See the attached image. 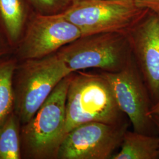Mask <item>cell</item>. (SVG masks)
Masks as SVG:
<instances>
[{"mask_svg":"<svg viewBox=\"0 0 159 159\" xmlns=\"http://www.w3.org/2000/svg\"><path fill=\"white\" fill-rule=\"evenodd\" d=\"M129 124L89 122L70 131L60 147L57 159H111L120 148Z\"/></svg>","mask_w":159,"mask_h":159,"instance_id":"obj_8","label":"cell"},{"mask_svg":"<svg viewBox=\"0 0 159 159\" xmlns=\"http://www.w3.org/2000/svg\"><path fill=\"white\" fill-rule=\"evenodd\" d=\"M119 152L111 159H159V137L125 131Z\"/></svg>","mask_w":159,"mask_h":159,"instance_id":"obj_10","label":"cell"},{"mask_svg":"<svg viewBox=\"0 0 159 159\" xmlns=\"http://www.w3.org/2000/svg\"><path fill=\"white\" fill-rule=\"evenodd\" d=\"M81 33L61 14H38L27 23L23 36L14 48L18 61L47 57L77 40Z\"/></svg>","mask_w":159,"mask_h":159,"instance_id":"obj_7","label":"cell"},{"mask_svg":"<svg viewBox=\"0 0 159 159\" xmlns=\"http://www.w3.org/2000/svg\"><path fill=\"white\" fill-rule=\"evenodd\" d=\"M38 14L52 15L62 13L73 2V0H29Z\"/></svg>","mask_w":159,"mask_h":159,"instance_id":"obj_14","label":"cell"},{"mask_svg":"<svg viewBox=\"0 0 159 159\" xmlns=\"http://www.w3.org/2000/svg\"><path fill=\"white\" fill-rule=\"evenodd\" d=\"M21 123L13 112L0 126V159H21Z\"/></svg>","mask_w":159,"mask_h":159,"instance_id":"obj_13","label":"cell"},{"mask_svg":"<svg viewBox=\"0 0 159 159\" xmlns=\"http://www.w3.org/2000/svg\"><path fill=\"white\" fill-rule=\"evenodd\" d=\"M73 73L89 68L116 73L133 59L127 33L107 32L81 36L57 51Z\"/></svg>","mask_w":159,"mask_h":159,"instance_id":"obj_4","label":"cell"},{"mask_svg":"<svg viewBox=\"0 0 159 159\" xmlns=\"http://www.w3.org/2000/svg\"><path fill=\"white\" fill-rule=\"evenodd\" d=\"M150 114L152 115H157L159 116V100L153 104L150 110Z\"/></svg>","mask_w":159,"mask_h":159,"instance_id":"obj_17","label":"cell"},{"mask_svg":"<svg viewBox=\"0 0 159 159\" xmlns=\"http://www.w3.org/2000/svg\"><path fill=\"white\" fill-rule=\"evenodd\" d=\"M27 18L24 0H0V21L6 38L14 48L23 36Z\"/></svg>","mask_w":159,"mask_h":159,"instance_id":"obj_11","label":"cell"},{"mask_svg":"<svg viewBox=\"0 0 159 159\" xmlns=\"http://www.w3.org/2000/svg\"><path fill=\"white\" fill-rule=\"evenodd\" d=\"M152 119L153 121L154 124L156 127L157 135L159 137V116L157 115H152Z\"/></svg>","mask_w":159,"mask_h":159,"instance_id":"obj_18","label":"cell"},{"mask_svg":"<svg viewBox=\"0 0 159 159\" xmlns=\"http://www.w3.org/2000/svg\"><path fill=\"white\" fill-rule=\"evenodd\" d=\"M17 63L14 56L0 58V126L14 112L12 76Z\"/></svg>","mask_w":159,"mask_h":159,"instance_id":"obj_12","label":"cell"},{"mask_svg":"<svg viewBox=\"0 0 159 159\" xmlns=\"http://www.w3.org/2000/svg\"><path fill=\"white\" fill-rule=\"evenodd\" d=\"M12 48L8 41L4 39L2 34L0 33V58L7 56L10 48Z\"/></svg>","mask_w":159,"mask_h":159,"instance_id":"obj_16","label":"cell"},{"mask_svg":"<svg viewBox=\"0 0 159 159\" xmlns=\"http://www.w3.org/2000/svg\"><path fill=\"white\" fill-rule=\"evenodd\" d=\"M71 73L64 78L27 123L21 125L23 159H57L66 136V98Z\"/></svg>","mask_w":159,"mask_h":159,"instance_id":"obj_2","label":"cell"},{"mask_svg":"<svg viewBox=\"0 0 159 159\" xmlns=\"http://www.w3.org/2000/svg\"><path fill=\"white\" fill-rule=\"evenodd\" d=\"M107 1H115V2H124V3H127V4H136V5H137L136 0H107Z\"/></svg>","mask_w":159,"mask_h":159,"instance_id":"obj_19","label":"cell"},{"mask_svg":"<svg viewBox=\"0 0 159 159\" xmlns=\"http://www.w3.org/2000/svg\"><path fill=\"white\" fill-rule=\"evenodd\" d=\"M137 5L159 15V0H136Z\"/></svg>","mask_w":159,"mask_h":159,"instance_id":"obj_15","label":"cell"},{"mask_svg":"<svg viewBox=\"0 0 159 159\" xmlns=\"http://www.w3.org/2000/svg\"><path fill=\"white\" fill-rule=\"evenodd\" d=\"M72 72L57 52L18 61L12 76L14 112L21 125L31 119L56 85Z\"/></svg>","mask_w":159,"mask_h":159,"instance_id":"obj_3","label":"cell"},{"mask_svg":"<svg viewBox=\"0 0 159 159\" xmlns=\"http://www.w3.org/2000/svg\"><path fill=\"white\" fill-rule=\"evenodd\" d=\"M149 10L136 4L107 0L73 2L61 15L79 29L81 36L127 32Z\"/></svg>","mask_w":159,"mask_h":159,"instance_id":"obj_5","label":"cell"},{"mask_svg":"<svg viewBox=\"0 0 159 159\" xmlns=\"http://www.w3.org/2000/svg\"><path fill=\"white\" fill-rule=\"evenodd\" d=\"M153 105L159 100V15L148 11L127 32Z\"/></svg>","mask_w":159,"mask_h":159,"instance_id":"obj_9","label":"cell"},{"mask_svg":"<svg viewBox=\"0 0 159 159\" xmlns=\"http://www.w3.org/2000/svg\"><path fill=\"white\" fill-rule=\"evenodd\" d=\"M100 73L107 81L116 102L129 117L133 131L158 136L150 114L153 103L134 58L119 72Z\"/></svg>","mask_w":159,"mask_h":159,"instance_id":"obj_6","label":"cell"},{"mask_svg":"<svg viewBox=\"0 0 159 159\" xmlns=\"http://www.w3.org/2000/svg\"><path fill=\"white\" fill-rule=\"evenodd\" d=\"M73 2H75V1H80V0H73Z\"/></svg>","mask_w":159,"mask_h":159,"instance_id":"obj_20","label":"cell"},{"mask_svg":"<svg viewBox=\"0 0 159 159\" xmlns=\"http://www.w3.org/2000/svg\"><path fill=\"white\" fill-rule=\"evenodd\" d=\"M66 135L89 122L120 124L126 121L110 86L100 73H71L66 98Z\"/></svg>","mask_w":159,"mask_h":159,"instance_id":"obj_1","label":"cell"}]
</instances>
